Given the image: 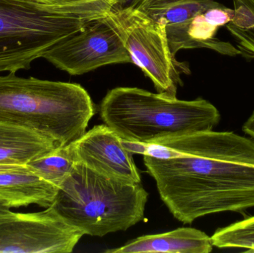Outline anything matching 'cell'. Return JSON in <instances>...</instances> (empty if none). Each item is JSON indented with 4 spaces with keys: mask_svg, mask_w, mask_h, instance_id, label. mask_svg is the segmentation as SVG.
<instances>
[{
    "mask_svg": "<svg viewBox=\"0 0 254 253\" xmlns=\"http://www.w3.org/2000/svg\"><path fill=\"white\" fill-rule=\"evenodd\" d=\"M84 236L50 206L0 213V253H70Z\"/></svg>",
    "mask_w": 254,
    "mask_h": 253,
    "instance_id": "8",
    "label": "cell"
},
{
    "mask_svg": "<svg viewBox=\"0 0 254 253\" xmlns=\"http://www.w3.org/2000/svg\"><path fill=\"white\" fill-rule=\"evenodd\" d=\"M243 130L245 133L249 135L252 139L254 140V111L253 114L243 125Z\"/></svg>",
    "mask_w": 254,
    "mask_h": 253,
    "instance_id": "19",
    "label": "cell"
},
{
    "mask_svg": "<svg viewBox=\"0 0 254 253\" xmlns=\"http://www.w3.org/2000/svg\"><path fill=\"white\" fill-rule=\"evenodd\" d=\"M43 4H52V5H66V4H74L80 2L85 0H34Z\"/></svg>",
    "mask_w": 254,
    "mask_h": 253,
    "instance_id": "18",
    "label": "cell"
},
{
    "mask_svg": "<svg viewBox=\"0 0 254 253\" xmlns=\"http://www.w3.org/2000/svg\"><path fill=\"white\" fill-rule=\"evenodd\" d=\"M60 147L34 131L0 122V165L26 166Z\"/></svg>",
    "mask_w": 254,
    "mask_h": 253,
    "instance_id": "13",
    "label": "cell"
},
{
    "mask_svg": "<svg viewBox=\"0 0 254 253\" xmlns=\"http://www.w3.org/2000/svg\"><path fill=\"white\" fill-rule=\"evenodd\" d=\"M110 14L120 28L131 62L152 80L158 93L176 96L178 86L183 84L181 76L190 70L172 53L165 22L130 5L113 7Z\"/></svg>",
    "mask_w": 254,
    "mask_h": 253,
    "instance_id": "6",
    "label": "cell"
},
{
    "mask_svg": "<svg viewBox=\"0 0 254 253\" xmlns=\"http://www.w3.org/2000/svg\"><path fill=\"white\" fill-rule=\"evenodd\" d=\"M234 16V9L222 4L207 9L188 22L167 25L166 32L172 53L176 56L182 49H208L226 56L241 55L234 45L215 37L219 28L226 26Z\"/></svg>",
    "mask_w": 254,
    "mask_h": 253,
    "instance_id": "10",
    "label": "cell"
},
{
    "mask_svg": "<svg viewBox=\"0 0 254 253\" xmlns=\"http://www.w3.org/2000/svg\"><path fill=\"white\" fill-rule=\"evenodd\" d=\"M10 210V208L8 206H6L4 203H0V213L2 212H7V211Z\"/></svg>",
    "mask_w": 254,
    "mask_h": 253,
    "instance_id": "22",
    "label": "cell"
},
{
    "mask_svg": "<svg viewBox=\"0 0 254 253\" xmlns=\"http://www.w3.org/2000/svg\"><path fill=\"white\" fill-rule=\"evenodd\" d=\"M124 140L105 123L94 126L67 145L75 163L104 176L125 183H141L131 151Z\"/></svg>",
    "mask_w": 254,
    "mask_h": 253,
    "instance_id": "9",
    "label": "cell"
},
{
    "mask_svg": "<svg viewBox=\"0 0 254 253\" xmlns=\"http://www.w3.org/2000/svg\"><path fill=\"white\" fill-rule=\"evenodd\" d=\"M43 58L71 75H81L111 64L131 62L120 28L110 12L58 42Z\"/></svg>",
    "mask_w": 254,
    "mask_h": 253,
    "instance_id": "7",
    "label": "cell"
},
{
    "mask_svg": "<svg viewBox=\"0 0 254 253\" xmlns=\"http://www.w3.org/2000/svg\"><path fill=\"white\" fill-rule=\"evenodd\" d=\"M111 9L104 0L66 5L0 0V72L29 69L58 42Z\"/></svg>",
    "mask_w": 254,
    "mask_h": 253,
    "instance_id": "4",
    "label": "cell"
},
{
    "mask_svg": "<svg viewBox=\"0 0 254 253\" xmlns=\"http://www.w3.org/2000/svg\"><path fill=\"white\" fill-rule=\"evenodd\" d=\"M100 114L124 141L140 144L209 132L220 120L219 110L206 100L182 101L135 87L109 91Z\"/></svg>",
    "mask_w": 254,
    "mask_h": 253,
    "instance_id": "3",
    "label": "cell"
},
{
    "mask_svg": "<svg viewBox=\"0 0 254 253\" xmlns=\"http://www.w3.org/2000/svg\"><path fill=\"white\" fill-rule=\"evenodd\" d=\"M211 237L191 227H180L161 233L140 236L107 253H209L213 251Z\"/></svg>",
    "mask_w": 254,
    "mask_h": 253,
    "instance_id": "12",
    "label": "cell"
},
{
    "mask_svg": "<svg viewBox=\"0 0 254 253\" xmlns=\"http://www.w3.org/2000/svg\"><path fill=\"white\" fill-rule=\"evenodd\" d=\"M144 1V0H138V1H136L135 3H134V4H131V5H134V4H137V3L140 2V1Z\"/></svg>",
    "mask_w": 254,
    "mask_h": 253,
    "instance_id": "23",
    "label": "cell"
},
{
    "mask_svg": "<svg viewBox=\"0 0 254 253\" xmlns=\"http://www.w3.org/2000/svg\"><path fill=\"white\" fill-rule=\"evenodd\" d=\"M148 197L141 183L117 181L76 163L52 207L84 236L104 237L143 221Z\"/></svg>",
    "mask_w": 254,
    "mask_h": 253,
    "instance_id": "5",
    "label": "cell"
},
{
    "mask_svg": "<svg viewBox=\"0 0 254 253\" xmlns=\"http://www.w3.org/2000/svg\"><path fill=\"white\" fill-rule=\"evenodd\" d=\"M104 1L107 2L113 8V7H125V6L131 5V4H134L138 0H104Z\"/></svg>",
    "mask_w": 254,
    "mask_h": 253,
    "instance_id": "20",
    "label": "cell"
},
{
    "mask_svg": "<svg viewBox=\"0 0 254 253\" xmlns=\"http://www.w3.org/2000/svg\"><path fill=\"white\" fill-rule=\"evenodd\" d=\"M213 247L237 248L254 252V216L218 229L211 236Z\"/></svg>",
    "mask_w": 254,
    "mask_h": 253,
    "instance_id": "17",
    "label": "cell"
},
{
    "mask_svg": "<svg viewBox=\"0 0 254 253\" xmlns=\"http://www.w3.org/2000/svg\"><path fill=\"white\" fill-rule=\"evenodd\" d=\"M96 113L80 85L0 76V122L34 131L65 147L81 138Z\"/></svg>",
    "mask_w": 254,
    "mask_h": 253,
    "instance_id": "2",
    "label": "cell"
},
{
    "mask_svg": "<svg viewBox=\"0 0 254 253\" xmlns=\"http://www.w3.org/2000/svg\"><path fill=\"white\" fill-rule=\"evenodd\" d=\"M221 5L215 0H144L130 6L155 20L164 21L167 26L188 22L210 7Z\"/></svg>",
    "mask_w": 254,
    "mask_h": 253,
    "instance_id": "14",
    "label": "cell"
},
{
    "mask_svg": "<svg viewBox=\"0 0 254 253\" xmlns=\"http://www.w3.org/2000/svg\"><path fill=\"white\" fill-rule=\"evenodd\" d=\"M234 16L226 25L242 56L254 59V0H233Z\"/></svg>",
    "mask_w": 254,
    "mask_h": 253,
    "instance_id": "15",
    "label": "cell"
},
{
    "mask_svg": "<svg viewBox=\"0 0 254 253\" xmlns=\"http://www.w3.org/2000/svg\"><path fill=\"white\" fill-rule=\"evenodd\" d=\"M161 201L183 224L254 207V141L230 132H199L132 143Z\"/></svg>",
    "mask_w": 254,
    "mask_h": 253,
    "instance_id": "1",
    "label": "cell"
},
{
    "mask_svg": "<svg viewBox=\"0 0 254 253\" xmlns=\"http://www.w3.org/2000/svg\"><path fill=\"white\" fill-rule=\"evenodd\" d=\"M75 163L68 147L65 146L31 160L26 166L39 176L59 188L71 173Z\"/></svg>",
    "mask_w": 254,
    "mask_h": 253,
    "instance_id": "16",
    "label": "cell"
},
{
    "mask_svg": "<svg viewBox=\"0 0 254 253\" xmlns=\"http://www.w3.org/2000/svg\"><path fill=\"white\" fill-rule=\"evenodd\" d=\"M19 165H0V171L9 170V169H16V168L20 167Z\"/></svg>",
    "mask_w": 254,
    "mask_h": 253,
    "instance_id": "21",
    "label": "cell"
},
{
    "mask_svg": "<svg viewBox=\"0 0 254 253\" xmlns=\"http://www.w3.org/2000/svg\"><path fill=\"white\" fill-rule=\"evenodd\" d=\"M58 189L27 166L0 171V203L10 209L31 204L50 207Z\"/></svg>",
    "mask_w": 254,
    "mask_h": 253,
    "instance_id": "11",
    "label": "cell"
}]
</instances>
